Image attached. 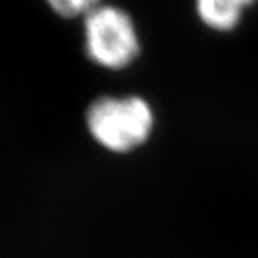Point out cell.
Here are the masks:
<instances>
[{"instance_id":"cell-2","label":"cell","mask_w":258,"mask_h":258,"mask_svg":"<svg viewBox=\"0 0 258 258\" xmlns=\"http://www.w3.org/2000/svg\"><path fill=\"white\" fill-rule=\"evenodd\" d=\"M86 53L108 69L128 66L139 53V40L132 19L113 6H96L85 15Z\"/></svg>"},{"instance_id":"cell-1","label":"cell","mask_w":258,"mask_h":258,"mask_svg":"<svg viewBox=\"0 0 258 258\" xmlns=\"http://www.w3.org/2000/svg\"><path fill=\"white\" fill-rule=\"evenodd\" d=\"M92 137L113 152H128L142 145L154 126V113L139 96H105L95 101L86 113Z\"/></svg>"},{"instance_id":"cell-3","label":"cell","mask_w":258,"mask_h":258,"mask_svg":"<svg viewBox=\"0 0 258 258\" xmlns=\"http://www.w3.org/2000/svg\"><path fill=\"white\" fill-rule=\"evenodd\" d=\"M254 0H197V10L204 23L215 30H231L241 13Z\"/></svg>"},{"instance_id":"cell-4","label":"cell","mask_w":258,"mask_h":258,"mask_svg":"<svg viewBox=\"0 0 258 258\" xmlns=\"http://www.w3.org/2000/svg\"><path fill=\"white\" fill-rule=\"evenodd\" d=\"M50 8L63 18L86 15L99 6V0H47Z\"/></svg>"}]
</instances>
